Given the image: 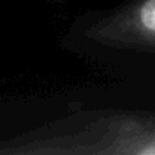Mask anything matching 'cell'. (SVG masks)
I'll return each instance as SVG.
<instances>
[{
	"label": "cell",
	"mask_w": 155,
	"mask_h": 155,
	"mask_svg": "<svg viewBox=\"0 0 155 155\" xmlns=\"http://www.w3.org/2000/svg\"><path fill=\"white\" fill-rule=\"evenodd\" d=\"M31 152L155 155V119L143 114H107L78 132L37 141Z\"/></svg>",
	"instance_id": "cell-1"
},
{
	"label": "cell",
	"mask_w": 155,
	"mask_h": 155,
	"mask_svg": "<svg viewBox=\"0 0 155 155\" xmlns=\"http://www.w3.org/2000/svg\"><path fill=\"white\" fill-rule=\"evenodd\" d=\"M85 37L107 47L155 53V0H129L90 25Z\"/></svg>",
	"instance_id": "cell-2"
}]
</instances>
